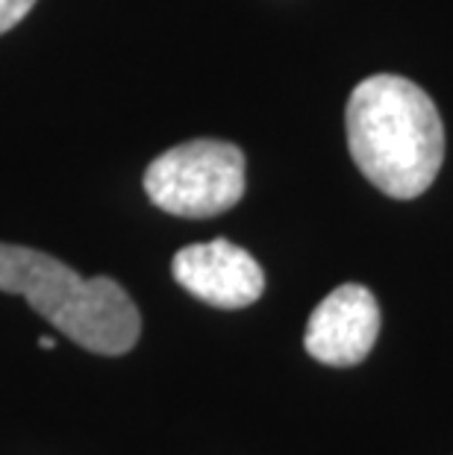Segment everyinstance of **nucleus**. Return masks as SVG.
<instances>
[{"label": "nucleus", "instance_id": "nucleus-1", "mask_svg": "<svg viewBox=\"0 0 453 455\" xmlns=\"http://www.w3.org/2000/svg\"><path fill=\"white\" fill-rule=\"evenodd\" d=\"M356 168L383 195L412 200L439 177L445 127L436 103L398 74H374L353 89L344 112Z\"/></svg>", "mask_w": 453, "mask_h": 455}, {"label": "nucleus", "instance_id": "nucleus-2", "mask_svg": "<svg viewBox=\"0 0 453 455\" xmlns=\"http://www.w3.org/2000/svg\"><path fill=\"white\" fill-rule=\"evenodd\" d=\"M0 291L24 297L47 323L89 353L124 355L139 341V308L115 279H83L42 250L0 244Z\"/></svg>", "mask_w": 453, "mask_h": 455}, {"label": "nucleus", "instance_id": "nucleus-3", "mask_svg": "<svg viewBox=\"0 0 453 455\" xmlns=\"http://www.w3.org/2000/svg\"><path fill=\"white\" fill-rule=\"evenodd\" d=\"M150 203L177 218H212L245 195V153L230 141L195 139L150 162L144 173Z\"/></svg>", "mask_w": 453, "mask_h": 455}, {"label": "nucleus", "instance_id": "nucleus-4", "mask_svg": "<svg viewBox=\"0 0 453 455\" xmlns=\"http://www.w3.org/2000/svg\"><path fill=\"white\" fill-rule=\"evenodd\" d=\"M380 335V306L365 285H339L327 294L306 323V353L330 367L365 362Z\"/></svg>", "mask_w": 453, "mask_h": 455}, {"label": "nucleus", "instance_id": "nucleus-5", "mask_svg": "<svg viewBox=\"0 0 453 455\" xmlns=\"http://www.w3.org/2000/svg\"><path fill=\"white\" fill-rule=\"evenodd\" d=\"M177 283L215 308H245L265 291V274L247 250L227 238L189 244L171 261Z\"/></svg>", "mask_w": 453, "mask_h": 455}, {"label": "nucleus", "instance_id": "nucleus-6", "mask_svg": "<svg viewBox=\"0 0 453 455\" xmlns=\"http://www.w3.org/2000/svg\"><path fill=\"white\" fill-rule=\"evenodd\" d=\"M33 6L36 0H0V36L12 30L15 24H21Z\"/></svg>", "mask_w": 453, "mask_h": 455}, {"label": "nucleus", "instance_id": "nucleus-7", "mask_svg": "<svg viewBox=\"0 0 453 455\" xmlns=\"http://www.w3.org/2000/svg\"><path fill=\"white\" fill-rule=\"evenodd\" d=\"M38 347H42V350H53L56 341H53V338H38Z\"/></svg>", "mask_w": 453, "mask_h": 455}]
</instances>
